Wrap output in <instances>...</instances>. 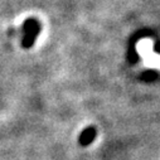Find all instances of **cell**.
Masks as SVG:
<instances>
[{"label": "cell", "instance_id": "obj_2", "mask_svg": "<svg viewBox=\"0 0 160 160\" xmlns=\"http://www.w3.org/2000/svg\"><path fill=\"white\" fill-rule=\"evenodd\" d=\"M95 138H96V129L93 126H90L85 129L79 135V144L82 146H87L95 140Z\"/></svg>", "mask_w": 160, "mask_h": 160}, {"label": "cell", "instance_id": "obj_1", "mask_svg": "<svg viewBox=\"0 0 160 160\" xmlns=\"http://www.w3.org/2000/svg\"><path fill=\"white\" fill-rule=\"evenodd\" d=\"M38 33H39V24L35 20L30 19V20L25 22V38H24L23 44L27 48L32 46V43L34 42V39H35Z\"/></svg>", "mask_w": 160, "mask_h": 160}, {"label": "cell", "instance_id": "obj_3", "mask_svg": "<svg viewBox=\"0 0 160 160\" xmlns=\"http://www.w3.org/2000/svg\"><path fill=\"white\" fill-rule=\"evenodd\" d=\"M155 51H156V52H160V43H158V44L155 46Z\"/></svg>", "mask_w": 160, "mask_h": 160}]
</instances>
